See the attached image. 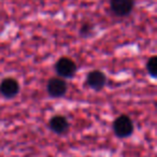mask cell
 I'll list each match as a JSON object with an SVG mask.
<instances>
[{
  "instance_id": "cell-7",
  "label": "cell",
  "mask_w": 157,
  "mask_h": 157,
  "mask_svg": "<svg viewBox=\"0 0 157 157\" xmlns=\"http://www.w3.org/2000/svg\"><path fill=\"white\" fill-rule=\"evenodd\" d=\"M50 128L57 135H63L69 129V122L63 115H55L50 120Z\"/></svg>"
},
{
  "instance_id": "cell-4",
  "label": "cell",
  "mask_w": 157,
  "mask_h": 157,
  "mask_svg": "<svg viewBox=\"0 0 157 157\" xmlns=\"http://www.w3.org/2000/svg\"><path fill=\"white\" fill-rule=\"evenodd\" d=\"M135 0H110L111 11L117 16H127L132 12Z\"/></svg>"
},
{
  "instance_id": "cell-2",
  "label": "cell",
  "mask_w": 157,
  "mask_h": 157,
  "mask_svg": "<svg viewBox=\"0 0 157 157\" xmlns=\"http://www.w3.org/2000/svg\"><path fill=\"white\" fill-rule=\"evenodd\" d=\"M55 70H56L59 78H70L75 74L76 65L71 58L61 57L57 60L56 65H55Z\"/></svg>"
},
{
  "instance_id": "cell-1",
  "label": "cell",
  "mask_w": 157,
  "mask_h": 157,
  "mask_svg": "<svg viewBox=\"0 0 157 157\" xmlns=\"http://www.w3.org/2000/svg\"><path fill=\"white\" fill-rule=\"evenodd\" d=\"M113 131L118 138H128L133 132V123L128 115H120L113 123Z\"/></svg>"
},
{
  "instance_id": "cell-6",
  "label": "cell",
  "mask_w": 157,
  "mask_h": 157,
  "mask_svg": "<svg viewBox=\"0 0 157 157\" xmlns=\"http://www.w3.org/2000/svg\"><path fill=\"white\" fill-rule=\"evenodd\" d=\"M20 92V84L13 78H6L0 83V93L6 98H13Z\"/></svg>"
},
{
  "instance_id": "cell-8",
  "label": "cell",
  "mask_w": 157,
  "mask_h": 157,
  "mask_svg": "<svg viewBox=\"0 0 157 157\" xmlns=\"http://www.w3.org/2000/svg\"><path fill=\"white\" fill-rule=\"evenodd\" d=\"M146 70L147 73L152 76L153 78H155L157 76V58L156 56H153L146 61Z\"/></svg>"
},
{
  "instance_id": "cell-9",
  "label": "cell",
  "mask_w": 157,
  "mask_h": 157,
  "mask_svg": "<svg viewBox=\"0 0 157 157\" xmlns=\"http://www.w3.org/2000/svg\"><path fill=\"white\" fill-rule=\"evenodd\" d=\"M93 29H94L93 25L86 23V24L82 25V27L80 28V35L82 37H88V36H90L93 33Z\"/></svg>"
},
{
  "instance_id": "cell-5",
  "label": "cell",
  "mask_w": 157,
  "mask_h": 157,
  "mask_svg": "<svg viewBox=\"0 0 157 157\" xmlns=\"http://www.w3.org/2000/svg\"><path fill=\"white\" fill-rule=\"evenodd\" d=\"M86 83L95 90H101L107 83V76L100 70H93L87 74Z\"/></svg>"
},
{
  "instance_id": "cell-3",
  "label": "cell",
  "mask_w": 157,
  "mask_h": 157,
  "mask_svg": "<svg viewBox=\"0 0 157 157\" xmlns=\"http://www.w3.org/2000/svg\"><path fill=\"white\" fill-rule=\"evenodd\" d=\"M68 90L67 82L63 78H52L48 82L46 90L53 98H61L66 95Z\"/></svg>"
}]
</instances>
